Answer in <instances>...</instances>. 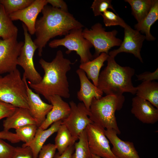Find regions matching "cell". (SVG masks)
<instances>
[{
	"mask_svg": "<svg viewBox=\"0 0 158 158\" xmlns=\"http://www.w3.org/2000/svg\"><path fill=\"white\" fill-rule=\"evenodd\" d=\"M34 0H0L6 13L8 15L27 7Z\"/></svg>",
	"mask_w": 158,
	"mask_h": 158,
	"instance_id": "83f0119b",
	"label": "cell"
},
{
	"mask_svg": "<svg viewBox=\"0 0 158 158\" xmlns=\"http://www.w3.org/2000/svg\"><path fill=\"white\" fill-rule=\"evenodd\" d=\"M101 16L106 27L119 25L124 28L128 25L116 13L108 10L103 13Z\"/></svg>",
	"mask_w": 158,
	"mask_h": 158,
	"instance_id": "f546056e",
	"label": "cell"
},
{
	"mask_svg": "<svg viewBox=\"0 0 158 158\" xmlns=\"http://www.w3.org/2000/svg\"><path fill=\"white\" fill-rule=\"evenodd\" d=\"M55 138V144L58 153L62 154L70 146L74 145L75 142L70 132L64 125L60 126Z\"/></svg>",
	"mask_w": 158,
	"mask_h": 158,
	"instance_id": "484cf974",
	"label": "cell"
},
{
	"mask_svg": "<svg viewBox=\"0 0 158 158\" xmlns=\"http://www.w3.org/2000/svg\"><path fill=\"white\" fill-rule=\"evenodd\" d=\"M78 141L74 144V151L71 158H90L91 153L89 148L85 129L80 134Z\"/></svg>",
	"mask_w": 158,
	"mask_h": 158,
	"instance_id": "4316f807",
	"label": "cell"
},
{
	"mask_svg": "<svg viewBox=\"0 0 158 158\" xmlns=\"http://www.w3.org/2000/svg\"><path fill=\"white\" fill-rule=\"evenodd\" d=\"M16 147L0 139V158H13Z\"/></svg>",
	"mask_w": 158,
	"mask_h": 158,
	"instance_id": "1f68e13d",
	"label": "cell"
},
{
	"mask_svg": "<svg viewBox=\"0 0 158 158\" xmlns=\"http://www.w3.org/2000/svg\"><path fill=\"white\" fill-rule=\"evenodd\" d=\"M47 4V0H34L27 7L13 13L9 16L13 21L20 20L22 21L27 28L29 33L33 35L35 33V24L37 16Z\"/></svg>",
	"mask_w": 158,
	"mask_h": 158,
	"instance_id": "4fadbf2b",
	"label": "cell"
},
{
	"mask_svg": "<svg viewBox=\"0 0 158 158\" xmlns=\"http://www.w3.org/2000/svg\"><path fill=\"white\" fill-rule=\"evenodd\" d=\"M17 37L6 40L0 38V75L10 73L17 69V59L24 42Z\"/></svg>",
	"mask_w": 158,
	"mask_h": 158,
	"instance_id": "8fae6325",
	"label": "cell"
},
{
	"mask_svg": "<svg viewBox=\"0 0 158 158\" xmlns=\"http://www.w3.org/2000/svg\"><path fill=\"white\" fill-rule=\"evenodd\" d=\"M47 3L51 4L52 7L60 9L65 12H68V5L63 0H47Z\"/></svg>",
	"mask_w": 158,
	"mask_h": 158,
	"instance_id": "74e56055",
	"label": "cell"
},
{
	"mask_svg": "<svg viewBox=\"0 0 158 158\" xmlns=\"http://www.w3.org/2000/svg\"><path fill=\"white\" fill-rule=\"evenodd\" d=\"M18 29L2 5L0 7V37L3 40L17 37Z\"/></svg>",
	"mask_w": 158,
	"mask_h": 158,
	"instance_id": "cb8c5ba5",
	"label": "cell"
},
{
	"mask_svg": "<svg viewBox=\"0 0 158 158\" xmlns=\"http://www.w3.org/2000/svg\"><path fill=\"white\" fill-rule=\"evenodd\" d=\"M71 111L68 116L62 121V124L68 130L75 142L78 140L80 133L87 126L93 123L89 117V111L83 103L76 104L74 101L69 102Z\"/></svg>",
	"mask_w": 158,
	"mask_h": 158,
	"instance_id": "9c48e42d",
	"label": "cell"
},
{
	"mask_svg": "<svg viewBox=\"0 0 158 158\" xmlns=\"http://www.w3.org/2000/svg\"><path fill=\"white\" fill-rule=\"evenodd\" d=\"M105 129L93 122L86 128L90 152L102 158H117L111 151L109 142L104 134Z\"/></svg>",
	"mask_w": 158,
	"mask_h": 158,
	"instance_id": "30bf717a",
	"label": "cell"
},
{
	"mask_svg": "<svg viewBox=\"0 0 158 158\" xmlns=\"http://www.w3.org/2000/svg\"><path fill=\"white\" fill-rule=\"evenodd\" d=\"M0 139L7 140L13 143H18L20 141L16 133L4 130L0 131Z\"/></svg>",
	"mask_w": 158,
	"mask_h": 158,
	"instance_id": "8d00e7d4",
	"label": "cell"
},
{
	"mask_svg": "<svg viewBox=\"0 0 158 158\" xmlns=\"http://www.w3.org/2000/svg\"><path fill=\"white\" fill-rule=\"evenodd\" d=\"M90 158H102L91 154Z\"/></svg>",
	"mask_w": 158,
	"mask_h": 158,
	"instance_id": "ab89813d",
	"label": "cell"
},
{
	"mask_svg": "<svg viewBox=\"0 0 158 158\" xmlns=\"http://www.w3.org/2000/svg\"><path fill=\"white\" fill-rule=\"evenodd\" d=\"M158 20V0H154L153 5L149 12L140 23L135 25V29L145 35L146 40L154 41L156 38L150 32L151 26Z\"/></svg>",
	"mask_w": 158,
	"mask_h": 158,
	"instance_id": "7402d4cb",
	"label": "cell"
},
{
	"mask_svg": "<svg viewBox=\"0 0 158 158\" xmlns=\"http://www.w3.org/2000/svg\"><path fill=\"white\" fill-rule=\"evenodd\" d=\"M16 108L11 104L0 100V120L11 115Z\"/></svg>",
	"mask_w": 158,
	"mask_h": 158,
	"instance_id": "836d02e7",
	"label": "cell"
},
{
	"mask_svg": "<svg viewBox=\"0 0 158 158\" xmlns=\"http://www.w3.org/2000/svg\"><path fill=\"white\" fill-rule=\"evenodd\" d=\"M131 112L144 123L154 124L158 121V109L150 102L137 96L132 99Z\"/></svg>",
	"mask_w": 158,
	"mask_h": 158,
	"instance_id": "2e32d148",
	"label": "cell"
},
{
	"mask_svg": "<svg viewBox=\"0 0 158 158\" xmlns=\"http://www.w3.org/2000/svg\"><path fill=\"white\" fill-rule=\"evenodd\" d=\"M41 12L42 16L36 22V37L33 41L40 56L51 39L59 36H65L73 29L84 27L68 12L51 6L46 5Z\"/></svg>",
	"mask_w": 158,
	"mask_h": 158,
	"instance_id": "7a4b0ae2",
	"label": "cell"
},
{
	"mask_svg": "<svg viewBox=\"0 0 158 158\" xmlns=\"http://www.w3.org/2000/svg\"><path fill=\"white\" fill-rule=\"evenodd\" d=\"M62 121L53 123L49 128L43 130L38 128L32 140L27 145L23 144L22 146H28L31 149L34 158H37L39 152L47 139L51 135L57 132Z\"/></svg>",
	"mask_w": 158,
	"mask_h": 158,
	"instance_id": "ffe728a7",
	"label": "cell"
},
{
	"mask_svg": "<svg viewBox=\"0 0 158 158\" xmlns=\"http://www.w3.org/2000/svg\"><path fill=\"white\" fill-rule=\"evenodd\" d=\"M83 28L73 29L63 38L54 39L50 42L49 46L51 48L64 47L67 49L66 52L67 54L72 51H75L80 56L81 63L91 61L94 59L90 51L93 46L83 37Z\"/></svg>",
	"mask_w": 158,
	"mask_h": 158,
	"instance_id": "8992f818",
	"label": "cell"
},
{
	"mask_svg": "<svg viewBox=\"0 0 158 158\" xmlns=\"http://www.w3.org/2000/svg\"><path fill=\"white\" fill-rule=\"evenodd\" d=\"M38 126L35 124L27 125L16 129V134L24 145L29 144L36 134Z\"/></svg>",
	"mask_w": 158,
	"mask_h": 158,
	"instance_id": "f1b7e54d",
	"label": "cell"
},
{
	"mask_svg": "<svg viewBox=\"0 0 158 158\" xmlns=\"http://www.w3.org/2000/svg\"><path fill=\"white\" fill-rule=\"evenodd\" d=\"M138 80L143 81H151L154 80L158 79V69L153 72H146L139 75H137Z\"/></svg>",
	"mask_w": 158,
	"mask_h": 158,
	"instance_id": "d590c367",
	"label": "cell"
},
{
	"mask_svg": "<svg viewBox=\"0 0 158 158\" xmlns=\"http://www.w3.org/2000/svg\"><path fill=\"white\" fill-rule=\"evenodd\" d=\"M13 158H34L32 151L28 146L16 147Z\"/></svg>",
	"mask_w": 158,
	"mask_h": 158,
	"instance_id": "e575fe53",
	"label": "cell"
},
{
	"mask_svg": "<svg viewBox=\"0 0 158 158\" xmlns=\"http://www.w3.org/2000/svg\"><path fill=\"white\" fill-rule=\"evenodd\" d=\"M1 5V1L0 0V7Z\"/></svg>",
	"mask_w": 158,
	"mask_h": 158,
	"instance_id": "60d3db41",
	"label": "cell"
},
{
	"mask_svg": "<svg viewBox=\"0 0 158 158\" xmlns=\"http://www.w3.org/2000/svg\"><path fill=\"white\" fill-rule=\"evenodd\" d=\"M0 100L29 109L25 82L17 68L4 77L0 75Z\"/></svg>",
	"mask_w": 158,
	"mask_h": 158,
	"instance_id": "5b68a950",
	"label": "cell"
},
{
	"mask_svg": "<svg viewBox=\"0 0 158 158\" xmlns=\"http://www.w3.org/2000/svg\"><path fill=\"white\" fill-rule=\"evenodd\" d=\"M76 73L80 82V88L77 93V97L82 102L86 109L89 111L90 107L94 98L98 99L102 97L103 93L97 87L89 80L85 72L80 68Z\"/></svg>",
	"mask_w": 158,
	"mask_h": 158,
	"instance_id": "ac0fdd59",
	"label": "cell"
},
{
	"mask_svg": "<svg viewBox=\"0 0 158 158\" xmlns=\"http://www.w3.org/2000/svg\"><path fill=\"white\" fill-rule=\"evenodd\" d=\"M28 124L37 125L36 121L29 110L25 108L16 107L13 114L3 121V130L9 131L12 128L16 129Z\"/></svg>",
	"mask_w": 158,
	"mask_h": 158,
	"instance_id": "d6986e66",
	"label": "cell"
},
{
	"mask_svg": "<svg viewBox=\"0 0 158 158\" xmlns=\"http://www.w3.org/2000/svg\"><path fill=\"white\" fill-rule=\"evenodd\" d=\"M136 87V96L150 102L158 109V83L143 81Z\"/></svg>",
	"mask_w": 158,
	"mask_h": 158,
	"instance_id": "603a6c76",
	"label": "cell"
},
{
	"mask_svg": "<svg viewBox=\"0 0 158 158\" xmlns=\"http://www.w3.org/2000/svg\"><path fill=\"white\" fill-rule=\"evenodd\" d=\"M74 151V145H71L61 154L58 152L56 153L54 158H71L72 155Z\"/></svg>",
	"mask_w": 158,
	"mask_h": 158,
	"instance_id": "f35d334b",
	"label": "cell"
},
{
	"mask_svg": "<svg viewBox=\"0 0 158 158\" xmlns=\"http://www.w3.org/2000/svg\"><path fill=\"white\" fill-rule=\"evenodd\" d=\"M73 63L64 57L61 50L57 51L55 58L51 62L41 59L39 63L44 72L41 80L33 84L28 81L30 87L39 94H41L48 101L49 97L57 95L65 98L70 97V94L67 73L71 68Z\"/></svg>",
	"mask_w": 158,
	"mask_h": 158,
	"instance_id": "6da1fadb",
	"label": "cell"
},
{
	"mask_svg": "<svg viewBox=\"0 0 158 158\" xmlns=\"http://www.w3.org/2000/svg\"><path fill=\"white\" fill-rule=\"evenodd\" d=\"M48 102L51 104L52 108L48 114L44 121L39 127L46 129L53 123L57 121H62L69 115L71 108L69 104L57 95L50 96Z\"/></svg>",
	"mask_w": 158,
	"mask_h": 158,
	"instance_id": "e0dca14e",
	"label": "cell"
},
{
	"mask_svg": "<svg viewBox=\"0 0 158 158\" xmlns=\"http://www.w3.org/2000/svg\"><path fill=\"white\" fill-rule=\"evenodd\" d=\"M104 134L112 144L111 151L117 158H140L133 143L121 140L115 130L106 129Z\"/></svg>",
	"mask_w": 158,
	"mask_h": 158,
	"instance_id": "9a60e30c",
	"label": "cell"
},
{
	"mask_svg": "<svg viewBox=\"0 0 158 158\" xmlns=\"http://www.w3.org/2000/svg\"><path fill=\"white\" fill-rule=\"evenodd\" d=\"M111 2V0H94L90 7L94 16H101L109 9H111L116 13Z\"/></svg>",
	"mask_w": 158,
	"mask_h": 158,
	"instance_id": "4dcf8cb0",
	"label": "cell"
},
{
	"mask_svg": "<svg viewBox=\"0 0 158 158\" xmlns=\"http://www.w3.org/2000/svg\"><path fill=\"white\" fill-rule=\"evenodd\" d=\"M154 0H125L131 7L132 14L137 21L141 22L150 11Z\"/></svg>",
	"mask_w": 158,
	"mask_h": 158,
	"instance_id": "d4e9b609",
	"label": "cell"
},
{
	"mask_svg": "<svg viewBox=\"0 0 158 158\" xmlns=\"http://www.w3.org/2000/svg\"><path fill=\"white\" fill-rule=\"evenodd\" d=\"M124 101L123 95H108L98 99L94 97L90 107L89 117L93 123L104 129H113L120 134L115 113L122 108Z\"/></svg>",
	"mask_w": 158,
	"mask_h": 158,
	"instance_id": "277c9868",
	"label": "cell"
},
{
	"mask_svg": "<svg viewBox=\"0 0 158 158\" xmlns=\"http://www.w3.org/2000/svg\"><path fill=\"white\" fill-rule=\"evenodd\" d=\"M24 36V44L17 59V64L23 69L25 77L30 83H39L42 77L35 68L33 57L37 48L32 39L26 26L22 24Z\"/></svg>",
	"mask_w": 158,
	"mask_h": 158,
	"instance_id": "ba28073f",
	"label": "cell"
},
{
	"mask_svg": "<svg viewBox=\"0 0 158 158\" xmlns=\"http://www.w3.org/2000/svg\"><path fill=\"white\" fill-rule=\"evenodd\" d=\"M117 33L118 31L116 30L106 31L105 28L99 23L93 25L90 29L86 28L83 30L84 37L94 47V58L102 53L108 54L109 50L112 47L120 46L122 41L116 37Z\"/></svg>",
	"mask_w": 158,
	"mask_h": 158,
	"instance_id": "52a82bcc",
	"label": "cell"
},
{
	"mask_svg": "<svg viewBox=\"0 0 158 158\" xmlns=\"http://www.w3.org/2000/svg\"><path fill=\"white\" fill-rule=\"evenodd\" d=\"M56 148L54 144L44 145L40 150L37 158H54Z\"/></svg>",
	"mask_w": 158,
	"mask_h": 158,
	"instance_id": "d6a6232c",
	"label": "cell"
},
{
	"mask_svg": "<svg viewBox=\"0 0 158 158\" xmlns=\"http://www.w3.org/2000/svg\"><path fill=\"white\" fill-rule=\"evenodd\" d=\"M109 56L108 54L102 53L91 61L81 63L79 66V68L86 74L88 78L91 79L93 84L97 87L100 70Z\"/></svg>",
	"mask_w": 158,
	"mask_h": 158,
	"instance_id": "44dd1931",
	"label": "cell"
},
{
	"mask_svg": "<svg viewBox=\"0 0 158 158\" xmlns=\"http://www.w3.org/2000/svg\"><path fill=\"white\" fill-rule=\"evenodd\" d=\"M145 40L146 38L144 35L128 25L124 28L123 39L119 47L109 52L108 55L115 57L117 54L121 52L130 53L143 63L140 51Z\"/></svg>",
	"mask_w": 158,
	"mask_h": 158,
	"instance_id": "7c38bea8",
	"label": "cell"
},
{
	"mask_svg": "<svg viewBox=\"0 0 158 158\" xmlns=\"http://www.w3.org/2000/svg\"><path fill=\"white\" fill-rule=\"evenodd\" d=\"M23 78L26 87L29 110L36 120L38 128L45 119L47 115L51 109L52 106L44 102L41 98L39 94L34 92L29 87L24 74Z\"/></svg>",
	"mask_w": 158,
	"mask_h": 158,
	"instance_id": "5bb4252c",
	"label": "cell"
},
{
	"mask_svg": "<svg viewBox=\"0 0 158 158\" xmlns=\"http://www.w3.org/2000/svg\"><path fill=\"white\" fill-rule=\"evenodd\" d=\"M107 61V66L99 74L97 87L106 95H122L125 92L136 94V87L132 81L134 69L121 66L115 57L109 56Z\"/></svg>",
	"mask_w": 158,
	"mask_h": 158,
	"instance_id": "3957f363",
	"label": "cell"
}]
</instances>
